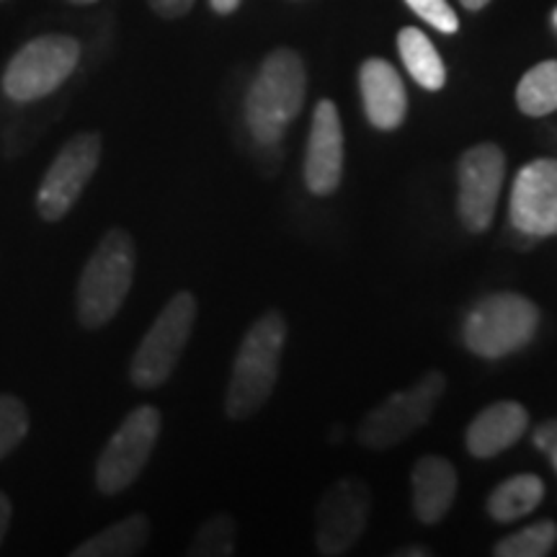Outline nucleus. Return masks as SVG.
Listing matches in <instances>:
<instances>
[{"instance_id":"nucleus-1","label":"nucleus","mask_w":557,"mask_h":557,"mask_svg":"<svg viewBox=\"0 0 557 557\" xmlns=\"http://www.w3.org/2000/svg\"><path fill=\"white\" fill-rule=\"evenodd\" d=\"M284 341H287V318L278 310L263 312L243 336L225 395L230 421H246L267 406L278 380Z\"/></svg>"},{"instance_id":"nucleus-2","label":"nucleus","mask_w":557,"mask_h":557,"mask_svg":"<svg viewBox=\"0 0 557 557\" xmlns=\"http://www.w3.org/2000/svg\"><path fill=\"white\" fill-rule=\"evenodd\" d=\"M308 96V70L295 50H274L261 62L246 96V122L256 143L276 145Z\"/></svg>"},{"instance_id":"nucleus-3","label":"nucleus","mask_w":557,"mask_h":557,"mask_svg":"<svg viewBox=\"0 0 557 557\" xmlns=\"http://www.w3.org/2000/svg\"><path fill=\"white\" fill-rule=\"evenodd\" d=\"M137 250L127 230L111 227L103 233L78 278L75 310L83 329L99 331L116 318L135 278Z\"/></svg>"},{"instance_id":"nucleus-4","label":"nucleus","mask_w":557,"mask_h":557,"mask_svg":"<svg viewBox=\"0 0 557 557\" xmlns=\"http://www.w3.org/2000/svg\"><path fill=\"white\" fill-rule=\"evenodd\" d=\"M540 329V310L517 292H496L480 299L462 325L465 346L480 359H504L524 348Z\"/></svg>"},{"instance_id":"nucleus-5","label":"nucleus","mask_w":557,"mask_h":557,"mask_svg":"<svg viewBox=\"0 0 557 557\" xmlns=\"http://www.w3.org/2000/svg\"><path fill=\"white\" fill-rule=\"evenodd\" d=\"M194 323H197V297L191 292H176L139 341L129 361L132 385L137 389H156L169 382L184 357Z\"/></svg>"},{"instance_id":"nucleus-6","label":"nucleus","mask_w":557,"mask_h":557,"mask_svg":"<svg viewBox=\"0 0 557 557\" xmlns=\"http://www.w3.org/2000/svg\"><path fill=\"white\" fill-rule=\"evenodd\" d=\"M81 62V41L67 34H45L26 41L3 73V90L11 101L29 103L54 94Z\"/></svg>"},{"instance_id":"nucleus-7","label":"nucleus","mask_w":557,"mask_h":557,"mask_svg":"<svg viewBox=\"0 0 557 557\" xmlns=\"http://www.w3.org/2000/svg\"><path fill=\"white\" fill-rule=\"evenodd\" d=\"M444 389H447V377L438 369H431L408 389L393 393L377 408L369 410V416L361 421L359 442L367 449L377 451L406 442L410 434L426 426L438 400H442Z\"/></svg>"},{"instance_id":"nucleus-8","label":"nucleus","mask_w":557,"mask_h":557,"mask_svg":"<svg viewBox=\"0 0 557 557\" xmlns=\"http://www.w3.org/2000/svg\"><path fill=\"white\" fill-rule=\"evenodd\" d=\"M163 416L156 406H139L120 423L114 436L103 447L96 465V487L103 496L127 491L143 475L145 465L156 449Z\"/></svg>"},{"instance_id":"nucleus-9","label":"nucleus","mask_w":557,"mask_h":557,"mask_svg":"<svg viewBox=\"0 0 557 557\" xmlns=\"http://www.w3.org/2000/svg\"><path fill=\"white\" fill-rule=\"evenodd\" d=\"M103 139L99 132H81L70 137L54 156L37 191L39 218L45 222H60L86 191V186L99 171Z\"/></svg>"},{"instance_id":"nucleus-10","label":"nucleus","mask_w":557,"mask_h":557,"mask_svg":"<svg viewBox=\"0 0 557 557\" xmlns=\"http://www.w3.org/2000/svg\"><path fill=\"white\" fill-rule=\"evenodd\" d=\"M372 508L369 485L359 478H341L323 493L315 508V545L325 557L348 555L364 534Z\"/></svg>"},{"instance_id":"nucleus-11","label":"nucleus","mask_w":557,"mask_h":557,"mask_svg":"<svg viewBox=\"0 0 557 557\" xmlns=\"http://www.w3.org/2000/svg\"><path fill=\"white\" fill-rule=\"evenodd\" d=\"M506 176V156L498 145L480 143L459 158L457 212L470 233H485L496 218L500 186Z\"/></svg>"},{"instance_id":"nucleus-12","label":"nucleus","mask_w":557,"mask_h":557,"mask_svg":"<svg viewBox=\"0 0 557 557\" xmlns=\"http://www.w3.org/2000/svg\"><path fill=\"white\" fill-rule=\"evenodd\" d=\"M511 225L529 238L557 235V160H532L511 189Z\"/></svg>"},{"instance_id":"nucleus-13","label":"nucleus","mask_w":557,"mask_h":557,"mask_svg":"<svg viewBox=\"0 0 557 557\" xmlns=\"http://www.w3.org/2000/svg\"><path fill=\"white\" fill-rule=\"evenodd\" d=\"M344 176V127L336 103L318 101L305 152V184L315 197H331Z\"/></svg>"},{"instance_id":"nucleus-14","label":"nucleus","mask_w":557,"mask_h":557,"mask_svg":"<svg viewBox=\"0 0 557 557\" xmlns=\"http://www.w3.org/2000/svg\"><path fill=\"white\" fill-rule=\"evenodd\" d=\"M359 88L367 120L382 132L398 129L408 114V94L398 70L387 60L372 58L359 67Z\"/></svg>"},{"instance_id":"nucleus-15","label":"nucleus","mask_w":557,"mask_h":557,"mask_svg":"<svg viewBox=\"0 0 557 557\" xmlns=\"http://www.w3.org/2000/svg\"><path fill=\"white\" fill-rule=\"evenodd\" d=\"M529 423L527 408L517 400H498L480 410L468 426V451L478 459H491L511 449L524 436Z\"/></svg>"},{"instance_id":"nucleus-16","label":"nucleus","mask_w":557,"mask_h":557,"mask_svg":"<svg viewBox=\"0 0 557 557\" xmlns=\"http://www.w3.org/2000/svg\"><path fill=\"white\" fill-rule=\"evenodd\" d=\"M410 485H413L416 519L423 524H438L455 506L459 478L449 459L429 455L416 462L410 472Z\"/></svg>"},{"instance_id":"nucleus-17","label":"nucleus","mask_w":557,"mask_h":557,"mask_svg":"<svg viewBox=\"0 0 557 557\" xmlns=\"http://www.w3.org/2000/svg\"><path fill=\"white\" fill-rule=\"evenodd\" d=\"M150 540V519L145 513L116 521L103 532L88 537L70 553V557H129L143 553Z\"/></svg>"},{"instance_id":"nucleus-18","label":"nucleus","mask_w":557,"mask_h":557,"mask_svg":"<svg viewBox=\"0 0 557 557\" xmlns=\"http://www.w3.org/2000/svg\"><path fill=\"white\" fill-rule=\"evenodd\" d=\"M398 50L406 62L410 78L426 90H442L447 83V67H444L442 54L431 45V39L421 29L406 26L398 34Z\"/></svg>"},{"instance_id":"nucleus-19","label":"nucleus","mask_w":557,"mask_h":557,"mask_svg":"<svg viewBox=\"0 0 557 557\" xmlns=\"http://www.w3.org/2000/svg\"><path fill=\"white\" fill-rule=\"evenodd\" d=\"M542 498H545V483L537 475H513L487 496V513L500 524H508L532 513Z\"/></svg>"},{"instance_id":"nucleus-20","label":"nucleus","mask_w":557,"mask_h":557,"mask_svg":"<svg viewBox=\"0 0 557 557\" xmlns=\"http://www.w3.org/2000/svg\"><path fill=\"white\" fill-rule=\"evenodd\" d=\"M517 103L527 116H547L557 109V60L534 65L517 86Z\"/></svg>"},{"instance_id":"nucleus-21","label":"nucleus","mask_w":557,"mask_h":557,"mask_svg":"<svg viewBox=\"0 0 557 557\" xmlns=\"http://www.w3.org/2000/svg\"><path fill=\"white\" fill-rule=\"evenodd\" d=\"M557 542V524L555 521H540L521 532L508 534L493 547L496 557H545L553 553Z\"/></svg>"},{"instance_id":"nucleus-22","label":"nucleus","mask_w":557,"mask_h":557,"mask_svg":"<svg viewBox=\"0 0 557 557\" xmlns=\"http://www.w3.org/2000/svg\"><path fill=\"white\" fill-rule=\"evenodd\" d=\"M235 542H238V524L227 513L207 519L205 524L194 534L189 555L194 557H227L235 553Z\"/></svg>"},{"instance_id":"nucleus-23","label":"nucleus","mask_w":557,"mask_h":557,"mask_svg":"<svg viewBox=\"0 0 557 557\" xmlns=\"http://www.w3.org/2000/svg\"><path fill=\"white\" fill-rule=\"evenodd\" d=\"M29 434V410L16 395H0V459H5Z\"/></svg>"},{"instance_id":"nucleus-24","label":"nucleus","mask_w":557,"mask_h":557,"mask_svg":"<svg viewBox=\"0 0 557 557\" xmlns=\"http://www.w3.org/2000/svg\"><path fill=\"white\" fill-rule=\"evenodd\" d=\"M406 3L410 5V11H413L416 16H421L426 24L434 26L436 32L455 34L459 29L457 13L451 11L447 0H406Z\"/></svg>"},{"instance_id":"nucleus-25","label":"nucleus","mask_w":557,"mask_h":557,"mask_svg":"<svg viewBox=\"0 0 557 557\" xmlns=\"http://www.w3.org/2000/svg\"><path fill=\"white\" fill-rule=\"evenodd\" d=\"M534 447H537L540 451H545L557 472V421L542 423V426L534 431Z\"/></svg>"},{"instance_id":"nucleus-26","label":"nucleus","mask_w":557,"mask_h":557,"mask_svg":"<svg viewBox=\"0 0 557 557\" xmlns=\"http://www.w3.org/2000/svg\"><path fill=\"white\" fill-rule=\"evenodd\" d=\"M148 3L160 18H181L194 9L197 0H148Z\"/></svg>"},{"instance_id":"nucleus-27","label":"nucleus","mask_w":557,"mask_h":557,"mask_svg":"<svg viewBox=\"0 0 557 557\" xmlns=\"http://www.w3.org/2000/svg\"><path fill=\"white\" fill-rule=\"evenodd\" d=\"M11 513H13L11 498L5 496L3 491H0V547H3L5 534H9V527H11Z\"/></svg>"},{"instance_id":"nucleus-28","label":"nucleus","mask_w":557,"mask_h":557,"mask_svg":"<svg viewBox=\"0 0 557 557\" xmlns=\"http://www.w3.org/2000/svg\"><path fill=\"white\" fill-rule=\"evenodd\" d=\"M243 0H209V5H212L214 13H220V16H230V13H235L240 9Z\"/></svg>"},{"instance_id":"nucleus-29","label":"nucleus","mask_w":557,"mask_h":557,"mask_svg":"<svg viewBox=\"0 0 557 557\" xmlns=\"http://www.w3.org/2000/svg\"><path fill=\"white\" fill-rule=\"evenodd\" d=\"M413 549H400V557H429L431 549H423V545H410Z\"/></svg>"},{"instance_id":"nucleus-30","label":"nucleus","mask_w":557,"mask_h":557,"mask_svg":"<svg viewBox=\"0 0 557 557\" xmlns=\"http://www.w3.org/2000/svg\"><path fill=\"white\" fill-rule=\"evenodd\" d=\"M459 3H462L468 11H483L491 0H459Z\"/></svg>"},{"instance_id":"nucleus-31","label":"nucleus","mask_w":557,"mask_h":557,"mask_svg":"<svg viewBox=\"0 0 557 557\" xmlns=\"http://www.w3.org/2000/svg\"><path fill=\"white\" fill-rule=\"evenodd\" d=\"M73 5H90V3H99V0H70Z\"/></svg>"},{"instance_id":"nucleus-32","label":"nucleus","mask_w":557,"mask_h":557,"mask_svg":"<svg viewBox=\"0 0 557 557\" xmlns=\"http://www.w3.org/2000/svg\"><path fill=\"white\" fill-rule=\"evenodd\" d=\"M553 21H555V26H557V9H555V13H553Z\"/></svg>"},{"instance_id":"nucleus-33","label":"nucleus","mask_w":557,"mask_h":557,"mask_svg":"<svg viewBox=\"0 0 557 557\" xmlns=\"http://www.w3.org/2000/svg\"><path fill=\"white\" fill-rule=\"evenodd\" d=\"M0 3H3V0H0Z\"/></svg>"}]
</instances>
